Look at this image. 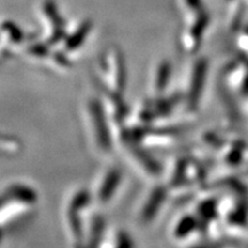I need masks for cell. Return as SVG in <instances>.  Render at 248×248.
Here are the masks:
<instances>
[{
  "instance_id": "11",
  "label": "cell",
  "mask_w": 248,
  "mask_h": 248,
  "mask_svg": "<svg viewBox=\"0 0 248 248\" xmlns=\"http://www.w3.org/2000/svg\"><path fill=\"white\" fill-rule=\"evenodd\" d=\"M117 246L120 247H130L132 246L131 241H130V238L125 233H120L119 239H117Z\"/></svg>"
},
{
  "instance_id": "8",
  "label": "cell",
  "mask_w": 248,
  "mask_h": 248,
  "mask_svg": "<svg viewBox=\"0 0 248 248\" xmlns=\"http://www.w3.org/2000/svg\"><path fill=\"white\" fill-rule=\"evenodd\" d=\"M170 77V64L169 62H162L157 69V75L155 78V86H156L159 91L166 88L168 84V80Z\"/></svg>"
},
{
  "instance_id": "2",
  "label": "cell",
  "mask_w": 248,
  "mask_h": 248,
  "mask_svg": "<svg viewBox=\"0 0 248 248\" xmlns=\"http://www.w3.org/2000/svg\"><path fill=\"white\" fill-rule=\"evenodd\" d=\"M121 182V172L119 170L113 169L107 173L106 178L104 179V183L100 186V190H99L98 197L99 200L102 202H106L113 197L114 192L116 191L117 186H119Z\"/></svg>"
},
{
  "instance_id": "10",
  "label": "cell",
  "mask_w": 248,
  "mask_h": 248,
  "mask_svg": "<svg viewBox=\"0 0 248 248\" xmlns=\"http://www.w3.org/2000/svg\"><path fill=\"white\" fill-rule=\"evenodd\" d=\"M93 232H92V240H99V238L102 235V231H104V221L100 218L95 219L94 224H93Z\"/></svg>"
},
{
  "instance_id": "1",
  "label": "cell",
  "mask_w": 248,
  "mask_h": 248,
  "mask_svg": "<svg viewBox=\"0 0 248 248\" xmlns=\"http://www.w3.org/2000/svg\"><path fill=\"white\" fill-rule=\"evenodd\" d=\"M89 109L93 120L95 137H97L99 146L105 151L110 150V146H111L110 135H109V130H108L106 116H105L102 106L97 100H91V102H90Z\"/></svg>"
},
{
  "instance_id": "4",
  "label": "cell",
  "mask_w": 248,
  "mask_h": 248,
  "mask_svg": "<svg viewBox=\"0 0 248 248\" xmlns=\"http://www.w3.org/2000/svg\"><path fill=\"white\" fill-rule=\"evenodd\" d=\"M6 195H7L9 199L22 201V202L26 203H32L37 199L35 192L31 190V188L27 187V186L22 185L11 186L7 192H6Z\"/></svg>"
},
{
  "instance_id": "12",
  "label": "cell",
  "mask_w": 248,
  "mask_h": 248,
  "mask_svg": "<svg viewBox=\"0 0 248 248\" xmlns=\"http://www.w3.org/2000/svg\"><path fill=\"white\" fill-rule=\"evenodd\" d=\"M31 53L36 54L37 57H44L45 54H47V47L46 46H43V45H37V46H33V47H31Z\"/></svg>"
},
{
  "instance_id": "5",
  "label": "cell",
  "mask_w": 248,
  "mask_h": 248,
  "mask_svg": "<svg viewBox=\"0 0 248 248\" xmlns=\"http://www.w3.org/2000/svg\"><path fill=\"white\" fill-rule=\"evenodd\" d=\"M90 30H91V24L86 22L84 24H82V26L79 27V29L77 30L74 35L68 37L66 40V48L68 51H75V49L80 47V45H82L86 39V36L89 35Z\"/></svg>"
},
{
  "instance_id": "9",
  "label": "cell",
  "mask_w": 248,
  "mask_h": 248,
  "mask_svg": "<svg viewBox=\"0 0 248 248\" xmlns=\"http://www.w3.org/2000/svg\"><path fill=\"white\" fill-rule=\"evenodd\" d=\"M4 29L7 30L8 33H11V39L13 40L14 43H20L21 40L23 39L22 32L12 23H6L4 26Z\"/></svg>"
},
{
  "instance_id": "6",
  "label": "cell",
  "mask_w": 248,
  "mask_h": 248,
  "mask_svg": "<svg viewBox=\"0 0 248 248\" xmlns=\"http://www.w3.org/2000/svg\"><path fill=\"white\" fill-rule=\"evenodd\" d=\"M132 153L136 156V159L140 161V163L145 167V168L148 170V171L152 172V173H157V172H159V170H160L159 164L155 162V161L152 159V157L146 153V152L139 150L138 147L133 146Z\"/></svg>"
},
{
  "instance_id": "7",
  "label": "cell",
  "mask_w": 248,
  "mask_h": 248,
  "mask_svg": "<svg viewBox=\"0 0 248 248\" xmlns=\"http://www.w3.org/2000/svg\"><path fill=\"white\" fill-rule=\"evenodd\" d=\"M115 64H116V86L120 91H123L125 88L126 75H125V64L122 54L120 52H115Z\"/></svg>"
},
{
  "instance_id": "3",
  "label": "cell",
  "mask_w": 248,
  "mask_h": 248,
  "mask_svg": "<svg viewBox=\"0 0 248 248\" xmlns=\"http://www.w3.org/2000/svg\"><path fill=\"white\" fill-rule=\"evenodd\" d=\"M164 190L159 187L155 188L153 191V193L151 194L150 199H148L146 206L144 207V210H142V218L145 219L146 222H150L151 219L154 218V216L156 215L157 210L162 204V201L164 199Z\"/></svg>"
}]
</instances>
